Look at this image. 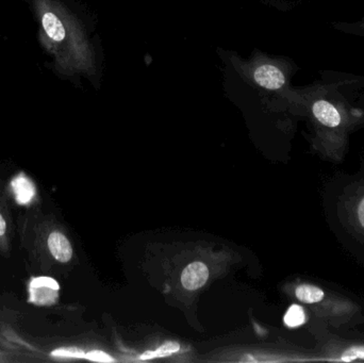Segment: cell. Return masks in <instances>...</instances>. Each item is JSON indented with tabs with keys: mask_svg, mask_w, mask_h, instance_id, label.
I'll list each match as a JSON object with an SVG mask.
<instances>
[{
	"mask_svg": "<svg viewBox=\"0 0 364 363\" xmlns=\"http://www.w3.org/2000/svg\"><path fill=\"white\" fill-rule=\"evenodd\" d=\"M59 283L50 277H38L30 283V300L36 305H53L57 300Z\"/></svg>",
	"mask_w": 364,
	"mask_h": 363,
	"instance_id": "obj_1",
	"label": "cell"
},
{
	"mask_svg": "<svg viewBox=\"0 0 364 363\" xmlns=\"http://www.w3.org/2000/svg\"><path fill=\"white\" fill-rule=\"evenodd\" d=\"M209 278V270L203 262L188 264L181 274V283L186 290L194 291L205 286Z\"/></svg>",
	"mask_w": 364,
	"mask_h": 363,
	"instance_id": "obj_2",
	"label": "cell"
},
{
	"mask_svg": "<svg viewBox=\"0 0 364 363\" xmlns=\"http://www.w3.org/2000/svg\"><path fill=\"white\" fill-rule=\"evenodd\" d=\"M254 78L259 85L267 90H279L286 83L284 72L279 68L269 64L257 68Z\"/></svg>",
	"mask_w": 364,
	"mask_h": 363,
	"instance_id": "obj_3",
	"label": "cell"
},
{
	"mask_svg": "<svg viewBox=\"0 0 364 363\" xmlns=\"http://www.w3.org/2000/svg\"><path fill=\"white\" fill-rule=\"evenodd\" d=\"M48 247L51 255L57 261L68 262L72 259V245L61 232H51L48 238Z\"/></svg>",
	"mask_w": 364,
	"mask_h": 363,
	"instance_id": "obj_4",
	"label": "cell"
},
{
	"mask_svg": "<svg viewBox=\"0 0 364 363\" xmlns=\"http://www.w3.org/2000/svg\"><path fill=\"white\" fill-rule=\"evenodd\" d=\"M42 23L45 32L51 40H55V42H62L65 38V28L57 15L51 12L45 13L43 15Z\"/></svg>",
	"mask_w": 364,
	"mask_h": 363,
	"instance_id": "obj_5",
	"label": "cell"
},
{
	"mask_svg": "<svg viewBox=\"0 0 364 363\" xmlns=\"http://www.w3.org/2000/svg\"><path fill=\"white\" fill-rule=\"evenodd\" d=\"M12 188L14 190L15 197L19 204H28L36 194L31 181L25 176H18L12 181Z\"/></svg>",
	"mask_w": 364,
	"mask_h": 363,
	"instance_id": "obj_6",
	"label": "cell"
},
{
	"mask_svg": "<svg viewBox=\"0 0 364 363\" xmlns=\"http://www.w3.org/2000/svg\"><path fill=\"white\" fill-rule=\"evenodd\" d=\"M295 296L299 302L311 305L322 302L324 300L325 293L316 286L301 285L295 290Z\"/></svg>",
	"mask_w": 364,
	"mask_h": 363,
	"instance_id": "obj_7",
	"label": "cell"
},
{
	"mask_svg": "<svg viewBox=\"0 0 364 363\" xmlns=\"http://www.w3.org/2000/svg\"><path fill=\"white\" fill-rule=\"evenodd\" d=\"M306 321H307V315H306L303 307L299 305H292L284 318V324L290 328L299 327V326L304 325Z\"/></svg>",
	"mask_w": 364,
	"mask_h": 363,
	"instance_id": "obj_8",
	"label": "cell"
},
{
	"mask_svg": "<svg viewBox=\"0 0 364 363\" xmlns=\"http://www.w3.org/2000/svg\"><path fill=\"white\" fill-rule=\"evenodd\" d=\"M179 350H181V345H179L178 343L168 341V342L164 343V345H162L161 347L156 350V351L145 352V353L142 354V356H141V360L168 357V356L177 353Z\"/></svg>",
	"mask_w": 364,
	"mask_h": 363,
	"instance_id": "obj_9",
	"label": "cell"
},
{
	"mask_svg": "<svg viewBox=\"0 0 364 363\" xmlns=\"http://www.w3.org/2000/svg\"><path fill=\"white\" fill-rule=\"evenodd\" d=\"M337 29L346 33L355 34V36H363L364 38V18L355 23H336Z\"/></svg>",
	"mask_w": 364,
	"mask_h": 363,
	"instance_id": "obj_10",
	"label": "cell"
},
{
	"mask_svg": "<svg viewBox=\"0 0 364 363\" xmlns=\"http://www.w3.org/2000/svg\"><path fill=\"white\" fill-rule=\"evenodd\" d=\"M87 354L82 351V350L78 349V347H62V349L55 350L51 353L53 357L59 358H85Z\"/></svg>",
	"mask_w": 364,
	"mask_h": 363,
	"instance_id": "obj_11",
	"label": "cell"
},
{
	"mask_svg": "<svg viewBox=\"0 0 364 363\" xmlns=\"http://www.w3.org/2000/svg\"><path fill=\"white\" fill-rule=\"evenodd\" d=\"M355 360H364V345L350 347L342 354L341 362H352Z\"/></svg>",
	"mask_w": 364,
	"mask_h": 363,
	"instance_id": "obj_12",
	"label": "cell"
},
{
	"mask_svg": "<svg viewBox=\"0 0 364 363\" xmlns=\"http://www.w3.org/2000/svg\"><path fill=\"white\" fill-rule=\"evenodd\" d=\"M85 358L87 359L91 360V362H113L114 359L112 357H110V355H108L107 353H104L102 351H92L90 353H87L85 355Z\"/></svg>",
	"mask_w": 364,
	"mask_h": 363,
	"instance_id": "obj_13",
	"label": "cell"
},
{
	"mask_svg": "<svg viewBox=\"0 0 364 363\" xmlns=\"http://www.w3.org/2000/svg\"><path fill=\"white\" fill-rule=\"evenodd\" d=\"M357 215H358L359 223L363 226L364 229V198L361 200L360 204L358 206V211H357Z\"/></svg>",
	"mask_w": 364,
	"mask_h": 363,
	"instance_id": "obj_14",
	"label": "cell"
},
{
	"mask_svg": "<svg viewBox=\"0 0 364 363\" xmlns=\"http://www.w3.org/2000/svg\"><path fill=\"white\" fill-rule=\"evenodd\" d=\"M6 221H4V217H2V215H0V237L4 236V234H6Z\"/></svg>",
	"mask_w": 364,
	"mask_h": 363,
	"instance_id": "obj_15",
	"label": "cell"
}]
</instances>
